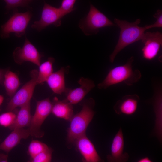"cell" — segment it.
Masks as SVG:
<instances>
[{
    "instance_id": "obj_25",
    "label": "cell",
    "mask_w": 162,
    "mask_h": 162,
    "mask_svg": "<svg viewBox=\"0 0 162 162\" xmlns=\"http://www.w3.org/2000/svg\"><path fill=\"white\" fill-rule=\"evenodd\" d=\"M32 1L31 0H4L6 4V8L8 10L19 7H27Z\"/></svg>"
},
{
    "instance_id": "obj_29",
    "label": "cell",
    "mask_w": 162,
    "mask_h": 162,
    "mask_svg": "<svg viewBox=\"0 0 162 162\" xmlns=\"http://www.w3.org/2000/svg\"><path fill=\"white\" fill-rule=\"evenodd\" d=\"M7 154H0V162H8Z\"/></svg>"
},
{
    "instance_id": "obj_20",
    "label": "cell",
    "mask_w": 162,
    "mask_h": 162,
    "mask_svg": "<svg viewBox=\"0 0 162 162\" xmlns=\"http://www.w3.org/2000/svg\"><path fill=\"white\" fill-rule=\"evenodd\" d=\"M3 83L7 94L11 97L15 94L20 85L17 75L9 70L4 74Z\"/></svg>"
},
{
    "instance_id": "obj_14",
    "label": "cell",
    "mask_w": 162,
    "mask_h": 162,
    "mask_svg": "<svg viewBox=\"0 0 162 162\" xmlns=\"http://www.w3.org/2000/svg\"><path fill=\"white\" fill-rule=\"evenodd\" d=\"M139 100L137 94L126 95L117 101L113 108L117 114L132 115L136 112Z\"/></svg>"
},
{
    "instance_id": "obj_18",
    "label": "cell",
    "mask_w": 162,
    "mask_h": 162,
    "mask_svg": "<svg viewBox=\"0 0 162 162\" xmlns=\"http://www.w3.org/2000/svg\"><path fill=\"white\" fill-rule=\"evenodd\" d=\"M65 69L62 67L58 71L53 72L46 81L48 86L55 93L65 94L69 88L65 86L64 75Z\"/></svg>"
},
{
    "instance_id": "obj_16",
    "label": "cell",
    "mask_w": 162,
    "mask_h": 162,
    "mask_svg": "<svg viewBox=\"0 0 162 162\" xmlns=\"http://www.w3.org/2000/svg\"><path fill=\"white\" fill-rule=\"evenodd\" d=\"M51 112L58 118L70 121L74 116L73 104L66 98L59 100L55 97L52 102Z\"/></svg>"
},
{
    "instance_id": "obj_26",
    "label": "cell",
    "mask_w": 162,
    "mask_h": 162,
    "mask_svg": "<svg viewBox=\"0 0 162 162\" xmlns=\"http://www.w3.org/2000/svg\"><path fill=\"white\" fill-rule=\"evenodd\" d=\"M76 2L75 0H63L62 1L58 9L63 16L74 10V6Z\"/></svg>"
},
{
    "instance_id": "obj_21",
    "label": "cell",
    "mask_w": 162,
    "mask_h": 162,
    "mask_svg": "<svg viewBox=\"0 0 162 162\" xmlns=\"http://www.w3.org/2000/svg\"><path fill=\"white\" fill-rule=\"evenodd\" d=\"M55 62L54 58L49 57L47 60L40 64L37 79L38 84H42L46 82L50 75L53 73V64Z\"/></svg>"
},
{
    "instance_id": "obj_11",
    "label": "cell",
    "mask_w": 162,
    "mask_h": 162,
    "mask_svg": "<svg viewBox=\"0 0 162 162\" xmlns=\"http://www.w3.org/2000/svg\"><path fill=\"white\" fill-rule=\"evenodd\" d=\"M124 147L123 134L120 128L112 140L110 154L107 156L108 162H127L129 156L127 152H124Z\"/></svg>"
},
{
    "instance_id": "obj_13",
    "label": "cell",
    "mask_w": 162,
    "mask_h": 162,
    "mask_svg": "<svg viewBox=\"0 0 162 162\" xmlns=\"http://www.w3.org/2000/svg\"><path fill=\"white\" fill-rule=\"evenodd\" d=\"M80 86L73 89L69 88L66 93V99L72 104H76L82 100L85 96L95 86L92 80L81 77L78 81Z\"/></svg>"
},
{
    "instance_id": "obj_19",
    "label": "cell",
    "mask_w": 162,
    "mask_h": 162,
    "mask_svg": "<svg viewBox=\"0 0 162 162\" xmlns=\"http://www.w3.org/2000/svg\"><path fill=\"white\" fill-rule=\"evenodd\" d=\"M16 119L9 128L11 130L25 127H29L32 116L31 114L30 101L20 107Z\"/></svg>"
},
{
    "instance_id": "obj_6",
    "label": "cell",
    "mask_w": 162,
    "mask_h": 162,
    "mask_svg": "<svg viewBox=\"0 0 162 162\" xmlns=\"http://www.w3.org/2000/svg\"><path fill=\"white\" fill-rule=\"evenodd\" d=\"M52 106V102L49 98L37 101L35 111L32 116L28 128L31 136L35 138H41L44 136V132L40 128L51 112Z\"/></svg>"
},
{
    "instance_id": "obj_30",
    "label": "cell",
    "mask_w": 162,
    "mask_h": 162,
    "mask_svg": "<svg viewBox=\"0 0 162 162\" xmlns=\"http://www.w3.org/2000/svg\"><path fill=\"white\" fill-rule=\"evenodd\" d=\"M137 162H153L148 157H145L140 159Z\"/></svg>"
},
{
    "instance_id": "obj_27",
    "label": "cell",
    "mask_w": 162,
    "mask_h": 162,
    "mask_svg": "<svg viewBox=\"0 0 162 162\" xmlns=\"http://www.w3.org/2000/svg\"><path fill=\"white\" fill-rule=\"evenodd\" d=\"M153 16L156 19V22L153 24L145 26L146 30L153 28H161L162 27V11L158 10Z\"/></svg>"
},
{
    "instance_id": "obj_9",
    "label": "cell",
    "mask_w": 162,
    "mask_h": 162,
    "mask_svg": "<svg viewBox=\"0 0 162 162\" xmlns=\"http://www.w3.org/2000/svg\"><path fill=\"white\" fill-rule=\"evenodd\" d=\"M63 17L58 8L45 2L40 20L35 21L31 27L40 32L50 25L58 27L61 25V20Z\"/></svg>"
},
{
    "instance_id": "obj_10",
    "label": "cell",
    "mask_w": 162,
    "mask_h": 162,
    "mask_svg": "<svg viewBox=\"0 0 162 162\" xmlns=\"http://www.w3.org/2000/svg\"><path fill=\"white\" fill-rule=\"evenodd\" d=\"M144 46L142 49L143 58L151 60L158 54L162 44V34L159 31L148 32L145 33L141 40Z\"/></svg>"
},
{
    "instance_id": "obj_17",
    "label": "cell",
    "mask_w": 162,
    "mask_h": 162,
    "mask_svg": "<svg viewBox=\"0 0 162 162\" xmlns=\"http://www.w3.org/2000/svg\"><path fill=\"white\" fill-rule=\"evenodd\" d=\"M153 105L155 115L154 134L160 142L162 136V95L160 88L156 91Z\"/></svg>"
},
{
    "instance_id": "obj_22",
    "label": "cell",
    "mask_w": 162,
    "mask_h": 162,
    "mask_svg": "<svg viewBox=\"0 0 162 162\" xmlns=\"http://www.w3.org/2000/svg\"><path fill=\"white\" fill-rule=\"evenodd\" d=\"M50 148L46 144L40 141L33 140L28 146L27 154L30 158H32L47 150Z\"/></svg>"
},
{
    "instance_id": "obj_4",
    "label": "cell",
    "mask_w": 162,
    "mask_h": 162,
    "mask_svg": "<svg viewBox=\"0 0 162 162\" xmlns=\"http://www.w3.org/2000/svg\"><path fill=\"white\" fill-rule=\"evenodd\" d=\"M32 14L30 11L19 12L15 9L8 20L1 26L0 36L3 38H9L11 33L20 37L25 34L26 29L31 20Z\"/></svg>"
},
{
    "instance_id": "obj_3",
    "label": "cell",
    "mask_w": 162,
    "mask_h": 162,
    "mask_svg": "<svg viewBox=\"0 0 162 162\" xmlns=\"http://www.w3.org/2000/svg\"><path fill=\"white\" fill-rule=\"evenodd\" d=\"M95 104L92 98L86 99L82 103L81 110L73 116L68 130L67 140L69 142H74L77 138L86 134L87 128L94 115Z\"/></svg>"
},
{
    "instance_id": "obj_24",
    "label": "cell",
    "mask_w": 162,
    "mask_h": 162,
    "mask_svg": "<svg viewBox=\"0 0 162 162\" xmlns=\"http://www.w3.org/2000/svg\"><path fill=\"white\" fill-rule=\"evenodd\" d=\"M53 151L50 148L47 150L43 152L32 157L30 158L27 162H51Z\"/></svg>"
},
{
    "instance_id": "obj_12",
    "label": "cell",
    "mask_w": 162,
    "mask_h": 162,
    "mask_svg": "<svg viewBox=\"0 0 162 162\" xmlns=\"http://www.w3.org/2000/svg\"><path fill=\"white\" fill-rule=\"evenodd\" d=\"M76 146L87 162H104L98 153L93 144L86 134L74 141Z\"/></svg>"
},
{
    "instance_id": "obj_7",
    "label": "cell",
    "mask_w": 162,
    "mask_h": 162,
    "mask_svg": "<svg viewBox=\"0 0 162 162\" xmlns=\"http://www.w3.org/2000/svg\"><path fill=\"white\" fill-rule=\"evenodd\" d=\"M38 71L36 69L30 72L31 79L25 84L12 97L8 103L6 110L8 111H13L17 107H21L31 101L37 85Z\"/></svg>"
},
{
    "instance_id": "obj_8",
    "label": "cell",
    "mask_w": 162,
    "mask_h": 162,
    "mask_svg": "<svg viewBox=\"0 0 162 162\" xmlns=\"http://www.w3.org/2000/svg\"><path fill=\"white\" fill-rule=\"evenodd\" d=\"M13 56L15 62L18 64L29 62L39 67L42 55L26 38L23 46L16 47L13 52Z\"/></svg>"
},
{
    "instance_id": "obj_5",
    "label": "cell",
    "mask_w": 162,
    "mask_h": 162,
    "mask_svg": "<svg viewBox=\"0 0 162 162\" xmlns=\"http://www.w3.org/2000/svg\"><path fill=\"white\" fill-rule=\"evenodd\" d=\"M116 26L105 15L92 4L86 17L80 23L79 26L86 35L97 33L100 28Z\"/></svg>"
},
{
    "instance_id": "obj_23",
    "label": "cell",
    "mask_w": 162,
    "mask_h": 162,
    "mask_svg": "<svg viewBox=\"0 0 162 162\" xmlns=\"http://www.w3.org/2000/svg\"><path fill=\"white\" fill-rule=\"evenodd\" d=\"M16 114L13 112L8 111L0 115V125L5 127H10L14 122Z\"/></svg>"
},
{
    "instance_id": "obj_2",
    "label": "cell",
    "mask_w": 162,
    "mask_h": 162,
    "mask_svg": "<svg viewBox=\"0 0 162 162\" xmlns=\"http://www.w3.org/2000/svg\"><path fill=\"white\" fill-rule=\"evenodd\" d=\"M134 57H131L124 65L119 66L111 69L104 80L98 85L100 89H106L114 85L124 83L131 86L140 79L142 75L140 71L133 70L132 64Z\"/></svg>"
},
{
    "instance_id": "obj_32",
    "label": "cell",
    "mask_w": 162,
    "mask_h": 162,
    "mask_svg": "<svg viewBox=\"0 0 162 162\" xmlns=\"http://www.w3.org/2000/svg\"><path fill=\"white\" fill-rule=\"evenodd\" d=\"M82 162H87L84 159H83Z\"/></svg>"
},
{
    "instance_id": "obj_15",
    "label": "cell",
    "mask_w": 162,
    "mask_h": 162,
    "mask_svg": "<svg viewBox=\"0 0 162 162\" xmlns=\"http://www.w3.org/2000/svg\"><path fill=\"white\" fill-rule=\"evenodd\" d=\"M30 135L29 128H15L0 144V149L8 153L20 142L21 139L27 138Z\"/></svg>"
},
{
    "instance_id": "obj_28",
    "label": "cell",
    "mask_w": 162,
    "mask_h": 162,
    "mask_svg": "<svg viewBox=\"0 0 162 162\" xmlns=\"http://www.w3.org/2000/svg\"><path fill=\"white\" fill-rule=\"evenodd\" d=\"M9 69V68L4 69L0 68V84L3 83L4 74Z\"/></svg>"
},
{
    "instance_id": "obj_1",
    "label": "cell",
    "mask_w": 162,
    "mask_h": 162,
    "mask_svg": "<svg viewBox=\"0 0 162 162\" xmlns=\"http://www.w3.org/2000/svg\"><path fill=\"white\" fill-rule=\"evenodd\" d=\"M114 22L120 28V31L117 43L110 56V61L112 63L113 62L116 55L124 48L134 43L141 40L146 30L145 26H138L141 22L140 19L134 22H129L115 18Z\"/></svg>"
},
{
    "instance_id": "obj_31",
    "label": "cell",
    "mask_w": 162,
    "mask_h": 162,
    "mask_svg": "<svg viewBox=\"0 0 162 162\" xmlns=\"http://www.w3.org/2000/svg\"><path fill=\"white\" fill-rule=\"evenodd\" d=\"M4 100V97L0 94V106L2 104V103ZM1 111V109H0V111Z\"/></svg>"
}]
</instances>
